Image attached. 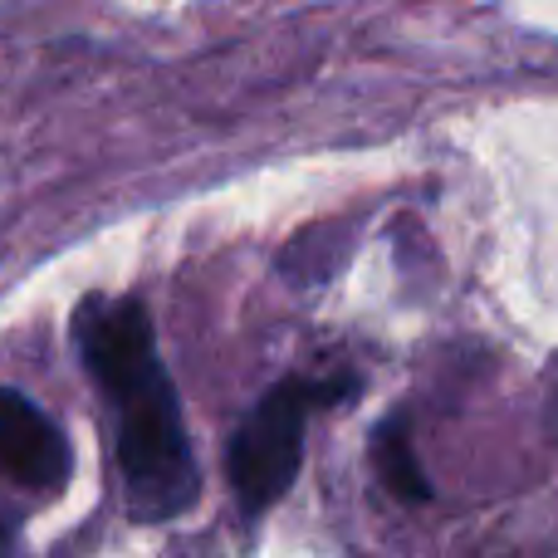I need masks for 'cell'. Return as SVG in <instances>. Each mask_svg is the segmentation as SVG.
Wrapping results in <instances>:
<instances>
[{
	"mask_svg": "<svg viewBox=\"0 0 558 558\" xmlns=\"http://www.w3.org/2000/svg\"><path fill=\"white\" fill-rule=\"evenodd\" d=\"M348 392V383H279L270 397L251 412V422L231 441V485L245 514L270 510L279 495L294 485L304 461V422L308 407Z\"/></svg>",
	"mask_w": 558,
	"mask_h": 558,
	"instance_id": "2",
	"label": "cell"
},
{
	"mask_svg": "<svg viewBox=\"0 0 558 558\" xmlns=\"http://www.w3.org/2000/svg\"><path fill=\"white\" fill-rule=\"evenodd\" d=\"M373 465L377 475H383V485L397 495V500H432V485H426L422 465H416V451H412V432H407V422L397 416V422H387L383 432H377V446H373Z\"/></svg>",
	"mask_w": 558,
	"mask_h": 558,
	"instance_id": "4",
	"label": "cell"
},
{
	"mask_svg": "<svg viewBox=\"0 0 558 558\" xmlns=\"http://www.w3.org/2000/svg\"><path fill=\"white\" fill-rule=\"evenodd\" d=\"M0 475L29 490H59L69 481L64 432L10 387H0Z\"/></svg>",
	"mask_w": 558,
	"mask_h": 558,
	"instance_id": "3",
	"label": "cell"
},
{
	"mask_svg": "<svg viewBox=\"0 0 558 558\" xmlns=\"http://www.w3.org/2000/svg\"><path fill=\"white\" fill-rule=\"evenodd\" d=\"M88 373L118 407V465L137 520L162 524L196 505L202 481L186 446L182 407L157 363L153 324L137 299H88L74 318Z\"/></svg>",
	"mask_w": 558,
	"mask_h": 558,
	"instance_id": "1",
	"label": "cell"
}]
</instances>
